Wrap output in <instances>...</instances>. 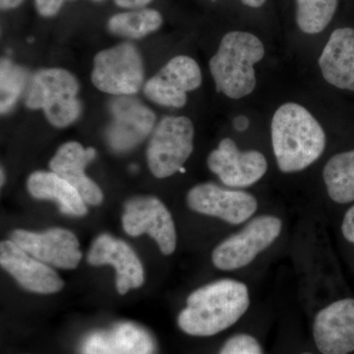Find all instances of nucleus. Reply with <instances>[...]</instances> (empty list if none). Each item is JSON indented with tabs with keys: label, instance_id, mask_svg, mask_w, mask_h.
<instances>
[{
	"label": "nucleus",
	"instance_id": "obj_1",
	"mask_svg": "<svg viewBox=\"0 0 354 354\" xmlns=\"http://www.w3.org/2000/svg\"><path fill=\"white\" fill-rule=\"evenodd\" d=\"M249 305V291L243 283L221 279L191 293L177 324L186 334L209 337L236 323Z\"/></svg>",
	"mask_w": 354,
	"mask_h": 354
},
{
	"label": "nucleus",
	"instance_id": "obj_2",
	"mask_svg": "<svg viewBox=\"0 0 354 354\" xmlns=\"http://www.w3.org/2000/svg\"><path fill=\"white\" fill-rule=\"evenodd\" d=\"M272 150L285 174L304 171L326 147V134L316 118L300 104L288 102L277 109L271 125Z\"/></svg>",
	"mask_w": 354,
	"mask_h": 354
},
{
	"label": "nucleus",
	"instance_id": "obj_3",
	"mask_svg": "<svg viewBox=\"0 0 354 354\" xmlns=\"http://www.w3.org/2000/svg\"><path fill=\"white\" fill-rule=\"evenodd\" d=\"M264 55L262 41L253 34L227 32L209 64L216 90L234 100L250 95L256 87L254 65Z\"/></svg>",
	"mask_w": 354,
	"mask_h": 354
},
{
	"label": "nucleus",
	"instance_id": "obj_4",
	"mask_svg": "<svg viewBox=\"0 0 354 354\" xmlns=\"http://www.w3.org/2000/svg\"><path fill=\"white\" fill-rule=\"evenodd\" d=\"M79 88L76 77L67 70L41 69L29 80L25 104L29 109H41L53 127H67L82 113L77 97Z\"/></svg>",
	"mask_w": 354,
	"mask_h": 354
},
{
	"label": "nucleus",
	"instance_id": "obj_5",
	"mask_svg": "<svg viewBox=\"0 0 354 354\" xmlns=\"http://www.w3.org/2000/svg\"><path fill=\"white\" fill-rule=\"evenodd\" d=\"M194 125L185 116H167L153 130L147 149V162L157 178L180 171L194 149Z\"/></svg>",
	"mask_w": 354,
	"mask_h": 354
},
{
	"label": "nucleus",
	"instance_id": "obj_6",
	"mask_svg": "<svg viewBox=\"0 0 354 354\" xmlns=\"http://www.w3.org/2000/svg\"><path fill=\"white\" fill-rule=\"evenodd\" d=\"M92 82L102 92L131 95L144 82V64L134 44L123 43L100 51L95 57Z\"/></svg>",
	"mask_w": 354,
	"mask_h": 354
},
{
	"label": "nucleus",
	"instance_id": "obj_7",
	"mask_svg": "<svg viewBox=\"0 0 354 354\" xmlns=\"http://www.w3.org/2000/svg\"><path fill=\"white\" fill-rule=\"evenodd\" d=\"M283 223L274 216H260L249 221L243 230L216 247L214 265L221 271H234L250 264L257 255L278 239Z\"/></svg>",
	"mask_w": 354,
	"mask_h": 354
},
{
	"label": "nucleus",
	"instance_id": "obj_8",
	"mask_svg": "<svg viewBox=\"0 0 354 354\" xmlns=\"http://www.w3.org/2000/svg\"><path fill=\"white\" fill-rule=\"evenodd\" d=\"M122 225L131 236L146 234L158 244L160 252L171 255L176 248L174 218L164 203L156 197H136L124 205Z\"/></svg>",
	"mask_w": 354,
	"mask_h": 354
},
{
	"label": "nucleus",
	"instance_id": "obj_9",
	"mask_svg": "<svg viewBox=\"0 0 354 354\" xmlns=\"http://www.w3.org/2000/svg\"><path fill=\"white\" fill-rule=\"evenodd\" d=\"M201 84V69L197 62L186 55H178L145 84L144 93L155 104L179 109L187 102V93Z\"/></svg>",
	"mask_w": 354,
	"mask_h": 354
},
{
	"label": "nucleus",
	"instance_id": "obj_10",
	"mask_svg": "<svg viewBox=\"0 0 354 354\" xmlns=\"http://www.w3.org/2000/svg\"><path fill=\"white\" fill-rule=\"evenodd\" d=\"M113 120L106 129L109 147L114 152L132 150L148 137L156 115L148 106L130 95H118L109 102Z\"/></svg>",
	"mask_w": 354,
	"mask_h": 354
},
{
	"label": "nucleus",
	"instance_id": "obj_11",
	"mask_svg": "<svg viewBox=\"0 0 354 354\" xmlns=\"http://www.w3.org/2000/svg\"><path fill=\"white\" fill-rule=\"evenodd\" d=\"M10 239L32 257L59 269H75L82 253L76 235L64 228H51L44 232L15 230Z\"/></svg>",
	"mask_w": 354,
	"mask_h": 354
},
{
	"label": "nucleus",
	"instance_id": "obj_12",
	"mask_svg": "<svg viewBox=\"0 0 354 354\" xmlns=\"http://www.w3.org/2000/svg\"><path fill=\"white\" fill-rule=\"evenodd\" d=\"M186 202L192 211L216 216L230 225H241L258 208L257 200L250 193L225 189L214 183H202L191 188Z\"/></svg>",
	"mask_w": 354,
	"mask_h": 354
},
{
	"label": "nucleus",
	"instance_id": "obj_13",
	"mask_svg": "<svg viewBox=\"0 0 354 354\" xmlns=\"http://www.w3.org/2000/svg\"><path fill=\"white\" fill-rule=\"evenodd\" d=\"M209 171L230 187H248L259 181L268 169L265 156L258 151H241L234 140H221L208 157Z\"/></svg>",
	"mask_w": 354,
	"mask_h": 354
},
{
	"label": "nucleus",
	"instance_id": "obj_14",
	"mask_svg": "<svg viewBox=\"0 0 354 354\" xmlns=\"http://www.w3.org/2000/svg\"><path fill=\"white\" fill-rule=\"evenodd\" d=\"M0 264L26 290L51 295L64 288V281L50 266L32 257L11 239L0 244Z\"/></svg>",
	"mask_w": 354,
	"mask_h": 354
},
{
	"label": "nucleus",
	"instance_id": "obj_15",
	"mask_svg": "<svg viewBox=\"0 0 354 354\" xmlns=\"http://www.w3.org/2000/svg\"><path fill=\"white\" fill-rule=\"evenodd\" d=\"M87 260L92 266H113L116 290L121 295L144 283V268L137 254L127 242L113 239L109 234H101L95 239Z\"/></svg>",
	"mask_w": 354,
	"mask_h": 354
},
{
	"label": "nucleus",
	"instance_id": "obj_16",
	"mask_svg": "<svg viewBox=\"0 0 354 354\" xmlns=\"http://www.w3.org/2000/svg\"><path fill=\"white\" fill-rule=\"evenodd\" d=\"M317 348L323 354L354 351V299L339 300L317 314L313 326Z\"/></svg>",
	"mask_w": 354,
	"mask_h": 354
},
{
	"label": "nucleus",
	"instance_id": "obj_17",
	"mask_svg": "<svg viewBox=\"0 0 354 354\" xmlns=\"http://www.w3.org/2000/svg\"><path fill=\"white\" fill-rule=\"evenodd\" d=\"M94 148H84L78 142H68L58 149L51 158L50 171L68 181L86 204L97 206L104 200L101 188L88 178L85 167L95 158Z\"/></svg>",
	"mask_w": 354,
	"mask_h": 354
},
{
	"label": "nucleus",
	"instance_id": "obj_18",
	"mask_svg": "<svg viewBox=\"0 0 354 354\" xmlns=\"http://www.w3.org/2000/svg\"><path fill=\"white\" fill-rule=\"evenodd\" d=\"M150 334L134 323H120L109 330L93 333L83 342V354H153Z\"/></svg>",
	"mask_w": 354,
	"mask_h": 354
},
{
	"label": "nucleus",
	"instance_id": "obj_19",
	"mask_svg": "<svg viewBox=\"0 0 354 354\" xmlns=\"http://www.w3.org/2000/svg\"><path fill=\"white\" fill-rule=\"evenodd\" d=\"M319 66L325 80L335 87L354 92V29L339 28L330 35Z\"/></svg>",
	"mask_w": 354,
	"mask_h": 354
},
{
	"label": "nucleus",
	"instance_id": "obj_20",
	"mask_svg": "<svg viewBox=\"0 0 354 354\" xmlns=\"http://www.w3.org/2000/svg\"><path fill=\"white\" fill-rule=\"evenodd\" d=\"M27 188L35 199L57 202L65 215L83 216L87 214V204L78 191L55 172H32L28 178Z\"/></svg>",
	"mask_w": 354,
	"mask_h": 354
},
{
	"label": "nucleus",
	"instance_id": "obj_21",
	"mask_svg": "<svg viewBox=\"0 0 354 354\" xmlns=\"http://www.w3.org/2000/svg\"><path fill=\"white\" fill-rule=\"evenodd\" d=\"M328 194L339 204L354 201V150L339 153L324 167Z\"/></svg>",
	"mask_w": 354,
	"mask_h": 354
},
{
	"label": "nucleus",
	"instance_id": "obj_22",
	"mask_svg": "<svg viewBox=\"0 0 354 354\" xmlns=\"http://www.w3.org/2000/svg\"><path fill=\"white\" fill-rule=\"evenodd\" d=\"M162 14L153 9H139L113 15L108 22L109 31L128 39H141L160 29Z\"/></svg>",
	"mask_w": 354,
	"mask_h": 354
},
{
	"label": "nucleus",
	"instance_id": "obj_23",
	"mask_svg": "<svg viewBox=\"0 0 354 354\" xmlns=\"http://www.w3.org/2000/svg\"><path fill=\"white\" fill-rule=\"evenodd\" d=\"M297 22L305 34L323 32L330 24L337 10L339 0H295Z\"/></svg>",
	"mask_w": 354,
	"mask_h": 354
},
{
	"label": "nucleus",
	"instance_id": "obj_24",
	"mask_svg": "<svg viewBox=\"0 0 354 354\" xmlns=\"http://www.w3.org/2000/svg\"><path fill=\"white\" fill-rule=\"evenodd\" d=\"M27 71L10 60L1 59L0 81H1V113H7L15 106L28 82Z\"/></svg>",
	"mask_w": 354,
	"mask_h": 354
},
{
	"label": "nucleus",
	"instance_id": "obj_25",
	"mask_svg": "<svg viewBox=\"0 0 354 354\" xmlns=\"http://www.w3.org/2000/svg\"><path fill=\"white\" fill-rule=\"evenodd\" d=\"M220 354H263L259 342L252 335L239 334L230 337Z\"/></svg>",
	"mask_w": 354,
	"mask_h": 354
},
{
	"label": "nucleus",
	"instance_id": "obj_26",
	"mask_svg": "<svg viewBox=\"0 0 354 354\" xmlns=\"http://www.w3.org/2000/svg\"><path fill=\"white\" fill-rule=\"evenodd\" d=\"M34 1L39 15L43 17H53L59 12L65 0H34Z\"/></svg>",
	"mask_w": 354,
	"mask_h": 354
},
{
	"label": "nucleus",
	"instance_id": "obj_27",
	"mask_svg": "<svg viewBox=\"0 0 354 354\" xmlns=\"http://www.w3.org/2000/svg\"><path fill=\"white\" fill-rule=\"evenodd\" d=\"M342 232L346 241L354 243V206L351 207L344 215Z\"/></svg>",
	"mask_w": 354,
	"mask_h": 354
},
{
	"label": "nucleus",
	"instance_id": "obj_28",
	"mask_svg": "<svg viewBox=\"0 0 354 354\" xmlns=\"http://www.w3.org/2000/svg\"><path fill=\"white\" fill-rule=\"evenodd\" d=\"M113 1L121 8L140 9L148 6L153 0H113Z\"/></svg>",
	"mask_w": 354,
	"mask_h": 354
},
{
	"label": "nucleus",
	"instance_id": "obj_29",
	"mask_svg": "<svg viewBox=\"0 0 354 354\" xmlns=\"http://www.w3.org/2000/svg\"><path fill=\"white\" fill-rule=\"evenodd\" d=\"M249 123L250 122H249V120L246 116H237L234 120V127L237 131L243 132L249 127Z\"/></svg>",
	"mask_w": 354,
	"mask_h": 354
},
{
	"label": "nucleus",
	"instance_id": "obj_30",
	"mask_svg": "<svg viewBox=\"0 0 354 354\" xmlns=\"http://www.w3.org/2000/svg\"><path fill=\"white\" fill-rule=\"evenodd\" d=\"M23 1L24 0H0V7L2 10H10V9L17 8Z\"/></svg>",
	"mask_w": 354,
	"mask_h": 354
},
{
	"label": "nucleus",
	"instance_id": "obj_31",
	"mask_svg": "<svg viewBox=\"0 0 354 354\" xmlns=\"http://www.w3.org/2000/svg\"><path fill=\"white\" fill-rule=\"evenodd\" d=\"M212 1H216V0H212ZM266 1L267 0H241L242 3L252 7V8H258V7L264 6Z\"/></svg>",
	"mask_w": 354,
	"mask_h": 354
},
{
	"label": "nucleus",
	"instance_id": "obj_32",
	"mask_svg": "<svg viewBox=\"0 0 354 354\" xmlns=\"http://www.w3.org/2000/svg\"><path fill=\"white\" fill-rule=\"evenodd\" d=\"M6 183V174H4L3 169H1V186Z\"/></svg>",
	"mask_w": 354,
	"mask_h": 354
},
{
	"label": "nucleus",
	"instance_id": "obj_33",
	"mask_svg": "<svg viewBox=\"0 0 354 354\" xmlns=\"http://www.w3.org/2000/svg\"><path fill=\"white\" fill-rule=\"evenodd\" d=\"M92 1L101 2V1H104V0H92Z\"/></svg>",
	"mask_w": 354,
	"mask_h": 354
},
{
	"label": "nucleus",
	"instance_id": "obj_34",
	"mask_svg": "<svg viewBox=\"0 0 354 354\" xmlns=\"http://www.w3.org/2000/svg\"><path fill=\"white\" fill-rule=\"evenodd\" d=\"M304 354H310V353H304Z\"/></svg>",
	"mask_w": 354,
	"mask_h": 354
}]
</instances>
